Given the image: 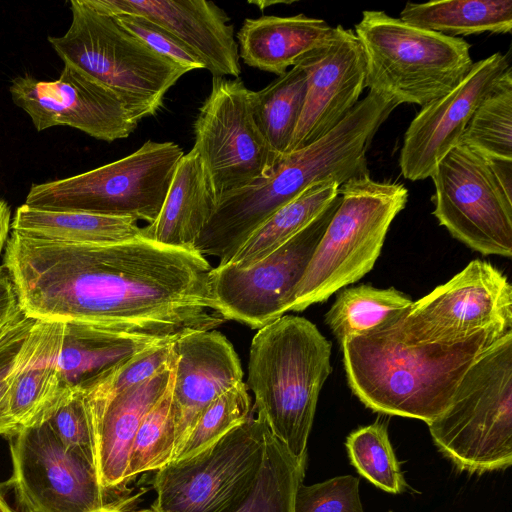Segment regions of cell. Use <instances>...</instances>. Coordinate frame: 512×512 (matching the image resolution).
Returning <instances> with one entry per match:
<instances>
[{"label":"cell","mask_w":512,"mask_h":512,"mask_svg":"<svg viewBox=\"0 0 512 512\" xmlns=\"http://www.w3.org/2000/svg\"><path fill=\"white\" fill-rule=\"evenodd\" d=\"M64 324L36 320L11 374L10 410L18 426L29 425L65 392L58 359Z\"/></svg>","instance_id":"obj_22"},{"label":"cell","mask_w":512,"mask_h":512,"mask_svg":"<svg viewBox=\"0 0 512 512\" xmlns=\"http://www.w3.org/2000/svg\"><path fill=\"white\" fill-rule=\"evenodd\" d=\"M216 202L206 168L191 149L177 165L158 217L142 227L141 237L170 247L194 249Z\"/></svg>","instance_id":"obj_23"},{"label":"cell","mask_w":512,"mask_h":512,"mask_svg":"<svg viewBox=\"0 0 512 512\" xmlns=\"http://www.w3.org/2000/svg\"><path fill=\"white\" fill-rule=\"evenodd\" d=\"M427 425L438 450L461 471L511 466L512 333L480 354L447 409Z\"/></svg>","instance_id":"obj_6"},{"label":"cell","mask_w":512,"mask_h":512,"mask_svg":"<svg viewBox=\"0 0 512 512\" xmlns=\"http://www.w3.org/2000/svg\"><path fill=\"white\" fill-rule=\"evenodd\" d=\"M252 90L240 78L213 76L194 122L200 156L217 200L268 177L282 160L255 122Z\"/></svg>","instance_id":"obj_11"},{"label":"cell","mask_w":512,"mask_h":512,"mask_svg":"<svg viewBox=\"0 0 512 512\" xmlns=\"http://www.w3.org/2000/svg\"><path fill=\"white\" fill-rule=\"evenodd\" d=\"M367 147L361 127L343 119L310 145L285 155L268 177L221 196L194 249L226 265L255 230L308 187L325 181L341 186L367 175Z\"/></svg>","instance_id":"obj_3"},{"label":"cell","mask_w":512,"mask_h":512,"mask_svg":"<svg viewBox=\"0 0 512 512\" xmlns=\"http://www.w3.org/2000/svg\"><path fill=\"white\" fill-rule=\"evenodd\" d=\"M142 227L130 217L81 211H55L19 206L11 231L73 244H109L141 237Z\"/></svg>","instance_id":"obj_26"},{"label":"cell","mask_w":512,"mask_h":512,"mask_svg":"<svg viewBox=\"0 0 512 512\" xmlns=\"http://www.w3.org/2000/svg\"><path fill=\"white\" fill-rule=\"evenodd\" d=\"M433 215L456 239L483 255L512 256V197L486 157L458 144L436 165Z\"/></svg>","instance_id":"obj_13"},{"label":"cell","mask_w":512,"mask_h":512,"mask_svg":"<svg viewBox=\"0 0 512 512\" xmlns=\"http://www.w3.org/2000/svg\"><path fill=\"white\" fill-rule=\"evenodd\" d=\"M8 437L12 475L5 484L23 511L93 512L107 504L95 465L46 422L18 426Z\"/></svg>","instance_id":"obj_14"},{"label":"cell","mask_w":512,"mask_h":512,"mask_svg":"<svg viewBox=\"0 0 512 512\" xmlns=\"http://www.w3.org/2000/svg\"><path fill=\"white\" fill-rule=\"evenodd\" d=\"M410 297L395 288L359 285L341 290L325 321L340 344L373 331L412 305Z\"/></svg>","instance_id":"obj_29"},{"label":"cell","mask_w":512,"mask_h":512,"mask_svg":"<svg viewBox=\"0 0 512 512\" xmlns=\"http://www.w3.org/2000/svg\"><path fill=\"white\" fill-rule=\"evenodd\" d=\"M0 512H15L11 509V507L8 505V503L4 499L1 491H0Z\"/></svg>","instance_id":"obj_46"},{"label":"cell","mask_w":512,"mask_h":512,"mask_svg":"<svg viewBox=\"0 0 512 512\" xmlns=\"http://www.w3.org/2000/svg\"><path fill=\"white\" fill-rule=\"evenodd\" d=\"M23 315H24V313L21 310L18 314H16L10 320L0 323V342L7 335V333L12 329V327L21 319V317Z\"/></svg>","instance_id":"obj_45"},{"label":"cell","mask_w":512,"mask_h":512,"mask_svg":"<svg viewBox=\"0 0 512 512\" xmlns=\"http://www.w3.org/2000/svg\"><path fill=\"white\" fill-rule=\"evenodd\" d=\"M459 144L489 159L512 160L511 68L477 107Z\"/></svg>","instance_id":"obj_32"},{"label":"cell","mask_w":512,"mask_h":512,"mask_svg":"<svg viewBox=\"0 0 512 512\" xmlns=\"http://www.w3.org/2000/svg\"><path fill=\"white\" fill-rule=\"evenodd\" d=\"M339 194V205L293 292L289 311L324 302L367 274L408 200L404 185L369 175L347 181Z\"/></svg>","instance_id":"obj_7"},{"label":"cell","mask_w":512,"mask_h":512,"mask_svg":"<svg viewBox=\"0 0 512 512\" xmlns=\"http://www.w3.org/2000/svg\"><path fill=\"white\" fill-rule=\"evenodd\" d=\"M63 324L58 365L65 385L71 389H85L135 355L175 341L79 322Z\"/></svg>","instance_id":"obj_25"},{"label":"cell","mask_w":512,"mask_h":512,"mask_svg":"<svg viewBox=\"0 0 512 512\" xmlns=\"http://www.w3.org/2000/svg\"><path fill=\"white\" fill-rule=\"evenodd\" d=\"M294 512H364L359 479L343 475L313 485H299Z\"/></svg>","instance_id":"obj_38"},{"label":"cell","mask_w":512,"mask_h":512,"mask_svg":"<svg viewBox=\"0 0 512 512\" xmlns=\"http://www.w3.org/2000/svg\"><path fill=\"white\" fill-rule=\"evenodd\" d=\"M354 33L365 58L366 87L398 105H427L452 90L474 63L464 39L384 11H364Z\"/></svg>","instance_id":"obj_5"},{"label":"cell","mask_w":512,"mask_h":512,"mask_svg":"<svg viewBox=\"0 0 512 512\" xmlns=\"http://www.w3.org/2000/svg\"><path fill=\"white\" fill-rule=\"evenodd\" d=\"M251 413L248 388L242 381L206 407L171 462L197 455L242 424Z\"/></svg>","instance_id":"obj_35"},{"label":"cell","mask_w":512,"mask_h":512,"mask_svg":"<svg viewBox=\"0 0 512 512\" xmlns=\"http://www.w3.org/2000/svg\"><path fill=\"white\" fill-rule=\"evenodd\" d=\"M307 461H300L269 431L256 481L234 512H294L296 491L303 483Z\"/></svg>","instance_id":"obj_31"},{"label":"cell","mask_w":512,"mask_h":512,"mask_svg":"<svg viewBox=\"0 0 512 512\" xmlns=\"http://www.w3.org/2000/svg\"><path fill=\"white\" fill-rule=\"evenodd\" d=\"M172 349L176 454L206 407L243 381V370L231 342L214 329L185 334L173 342Z\"/></svg>","instance_id":"obj_20"},{"label":"cell","mask_w":512,"mask_h":512,"mask_svg":"<svg viewBox=\"0 0 512 512\" xmlns=\"http://www.w3.org/2000/svg\"><path fill=\"white\" fill-rule=\"evenodd\" d=\"M184 152L170 141H146L128 156L87 172L31 186L24 204L44 210L158 217Z\"/></svg>","instance_id":"obj_9"},{"label":"cell","mask_w":512,"mask_h":512,"mask_svg":"<svg viewBox=\"0 0 512 512\" xmlns=\"http://www.w3.org/2000/svg\"><path fill=\"white\" fill-rule=\"evenodd\" d=\"M500 338L483 331L461 341L417 342L389 320L340 345L348 384L366 407L429 424L447 409L470 366Z\"/></svg>","instance_id":"obj_2"},{"label":"cell","mask_w":512,"mask_h":512,"mask_svg":"<svg viewBox=\"0 0 512 512\" xmlns=\"http://www.w3.org/2000/svg\"><path fill=\"white\" fill-rule=\"evenodd\" d=\"M339 184L312 185L271 215L226 264L247 268L279 248L315 220L339 195Z\"/></svg>","instance_id":"obj_28"},{"label":"cell","mask_w":512,"mask_h":512,"mask_svg":"<svg viewBox=\"0 0 512 512\" xmlns=\"http://www.w3.org/2000/svg\"><path fill=\"white\" fill-rule=\"evenodd\" d=\"M35 322L24 314L0 342V435L8 436L18 427L10 410L11 374Z\"/></svg>","instance_id":"obj_40"},{"label":"cell","mask_w":512,"mask_h":512,"mask_svg":"<svg viewBox=\"0 0 512 512\" xmlns=\"http://www.w3.org/2000/svg\"><path fill=\"white\" fill-rule=\"evenodd\" d=\"M21 311L18 295L8 269L0 266V323L13 318Z\"/></svg>","instance_id":"obj_41"},{"label":"cell","mask_w":512,"mask_h":512,"mask_svg":"<svg viewBox=\"0 0 512 512\" xmlns=\"http://www.w3.org/2000/svg\"><path fill=\"white\" fill-rule=\"evenodd\" d=\"M266 429L251 413L197 455L155 471L152 512H234L256 481Z\"/></svg>","instance_id":"obj_10"},{"label":"cell","mask_w":512,"mask_h":512,"mask_svg":"<svg viewBox=\"0 0 512 512\" xmlns=\"http://www.w3.org/2000/svg\"><path fill=\"white\" fill-rule=\"evenodd\" d=\"M306 92V74L295 65L259 91H252V109L258 129L283 158L299 121Z\"/></svg>","instance_id":"obj_30"},{"label":"cell","mask_w":512,"mask_h":512,"mask_svg":"<svg viewBox=\"0 0 512 512\" xmlns=\"http://www.w3.org/2000/svg\"><path fill=\"white\" fill-rule=\"evenodd\" d=\"M141 494L142 493L129 498H120L114 500L110 503H107L104 507L93 512H152L151 509H130L131 503H133L139 496H141Z\"/></svg>","instance_id":"obj_44"},{"label":"cell","mask_w":512,"mask_h":512,"mask_svg":"<svg viewBox=\"0 0 512 512\" xmlns=\"http://www.w3.org/2000/svg\"><path fill=\"white\" fill-rule=\"evenodd\" d=\"M112 17L149 48L188 71L205 68L202 60L192 50L157 23L136 14H119Z\"/></svg>","instance_id":"obj_39"},{"label":"cell","mask_w":512,"mask_h":512,"mask_svg":"<svg viewBox=\"0 0 512 512\" xmlns=\"http://www.w3.org/2000/svg\"><path fill=\"white\" fill-rule=\"evenodd\" d=\"M390 323L417 342L461 341L483 331L503 337L512 333V286L499 269L477 259Z\"/></svg>","instance_id":"obj_12"},{"label":"cell","mask_w":512,"mask_h":512,"mask_svg":"<svg viewBox=\"0 0 512 512\" xmlns=\"http://www.w3.org/2000/svg\"><path fill=\"white\" fill-rule=\"evenodd\" d=\"M339 202L340 194L309 225L255 264L212 268L211 292L225 320L260 329L289 311L293 292Z\"/></svg>","instance_id":"obj_15"},{"label":"cell","mask_w":512,"mask_h":512,"mask_svg":"<svg viewBox=\"0 0 512 512\" xmlns=\"http://www.w3.org/2000/svg\"><path fill=\"white\" fill-rule=\"evenodd\" d=\"M3 265L23 313L176 340L226 320L210 285L212 266L194 249L143 237L73 244L11 231Z\"/></svg>","instance_id":"obj_1"},{"label":"cell","mask_w":512,"mask_h":512,"mask_svg":"<svg viewBox=\"0 0 512 512\" xmlns=\"http://www.w3.org/2000/svg\"><path fill=\"white\" fill-rule=\"evenodd\" d=\"M107 15H141L173 34L213 76L239 78V47L226 12L207 0H85Z\"/></svg>","instance_id":"obj_19"},{"label":"cell","mask_w":512,"mask_h":512,"mask_svg":"<svg viewBox=\"0 0 512 512\" xmlns=\"http://www.w3.org/2000/svg\"><path fill=\"white\" fill-rule=\"evenodd\" d=\"M346 448L353 466L378 488L393 494L405 490V479L384 424L373 423L352 432Z\"/></svg>","instance_id":"obj_34"},{"label":"cell","mask_w":512,"mask_h":512,"mask_svg":"<svg viewBox=\"0 0 512 512\" xmlns=\"http://www.w3.org/2000/svg\"><path fill=\"white\" fill-rule=\"evenodd\" d=\"M509 68L507 55L496 52L474 62L452 90L422 107L407 128L400 151L405 179L431 176L438 162L459 144L473 113Z\"/></svg>","instance_id":"obj_17"},{"label":"cell","mask_w":512,"mask_h":512,"mask_svg":"<svg viewBox=\"0 0 512 512\" xmlns=\"http://www.w3.org/2000/svg\"><path fill=\"white\" fill-rule=\"evenodd\" d=\"M175 372L171 362L146 381L115 397L88 404L95 441V467L106 493L124 492V474L135 433L146 413L169 387Z\"/></svg>","instance_id":"obj_21"},{"label":"cell","mask_w":512,"mask_h":512,"mask_svg":"<svg viewBox=\"0 0 512 512\" xmlns=\"http://www.w3.org/2000/svg\"><path fill=\"white\" fill-rule=\"evenodd\" d=\"M333 33L334 27L322 19L269 15L246 18L236 39L247 66L280 76Z\"/></svg>","instance_id":"obj_24"},{"label":"cell","mask_w":512,"mask_h":512,"mask_svg":"<svg viewBox=\"0 0 512 512\" xmlns=\"http://www.w3.org/2000/svg\"><path fill=\"white\" fill-rule=\"evenodd\" d=\"M306 74L302 112L287 154L304 148L337 126L359 102L366 87L361 45L350 29L334 27L333 35L297 64Z\"/></svg>","instance_id":"obj_18"},{"label":"cell","mask_w":512,"mask_h":512,"mask_svg":"<svg viewBox=\"0 0 512 512\" xmlns=\"http://www.w3.org/2000/svg\"><path fill=\"white\" fill-rule=\"evenodd\" d=\"M172 382L173 379L143 417L135 433L124 474L125 488L137 475L157 471L173 460L176 430L172 411Z\"/></svg>","instance_id":"obj_33"},{"label":"cell","mask_w":512,"mask_h":512,"mask_svg":"<svg viewBox=\"0 0 512 512\" xmlns=\"http://www.w3.org/2000/svg\"><path fill=\"white\" fill-rule=\"evenodd\" d=\"M11 229V212L8 204L0 198V254L6 247Z\"/></svg>","instance_id":"obj_43"},{"label":"cell","mask_w":512,"mask_h":512,"mask_svg":"<svg viewBox=\"0 0 512 512\" xmlns=\"http://www.w3.org/2000/svg\"><path fill=\"white\" fill-rule=\"evenodd\" d=\"M9 93L39 132L68 126L113 142L127 138L138 125L115 92L71 64H64L59 77L52 81L29 74L18 76L12 80Z\"/></svg>","instance_id":"obj_16"},{"label":"cell","mask_w":512,"mask_h":512,"mask_svg":"<svg viewBox=\"0 0 512 512\" xmlns=\"http://www.w3.org/2000/svg\"><path fill=\"white\" fill-rule=\"evenodd\" d=\"M487 159L501 187L512 197V160Z\"/></svg>","instance_id":"obj_42"},{"label":"cell","mask_w":512,"mask_h":512,"mask_svg":"<svg viewBox=\"0 0 512 512\" xmlns=\"http://www.w3.org/2000/svg\"><path fill=\"white\" fill-rule=\"evenodd\" d=\"M37 421L48 424L58 439L95 465V441L90 410L81 389L65 392Z\"/></svg>","instance_id":"obj_36"},{"label":"cell","mask_w":512,"mask_h":512,"mask_svg":"<svg viewBox=\"0 0 512 512\" xmlns=\"http://www.w3.org/2000/svg\"><path fill=\"white\" fill-rule=\"evenodd\" d=\"M71 23L48 41L64 64H71L111 89L139 123L155 115L166 93L187 72L121 27L114 17L85 0H71Z\"/></svg>","instance_id":"obj_8"},{"label":"cell","mask_w":512,"mask_h":512,"mask_svg":"<svg viewBox=\"0 0 512 512\" xmlns=\"http://www.w3.org/2000/svg\"><path fill=\"white\" fill-rule=\"evenodd\" d=\"M390 512H392V511H390Z\"/></svg>","instance_id":"obj_47"},{"label":"cell","mask_w":512,"mask_h":512,"mask_svg":"<svg viewBox=\"0 0 512 512\" xmlns=\"http://www.w3.org/2000/svg\"><path fill=\"white\" fill-rule=\"evenodd\" d=\"M400 19L450 37L484 32L505 34L512 30V0L408 2Z\"/></svg>","instance_id":"obj_27"},{"label":"cell","mask_w":512,"mask_h":512,"mask_svg":"<svg viewBox=\"0 0 512 512\" xmlns=\"http://www.w3.org/2000/svg\"><path fill=\"white\" fill-rule=\"evenodd\" d=\"M172 344L151 347L122 363L91 386L81 389L87 403L105 402L151 378L171 362Z\"/></svg>","instance_id":"obj_37"},{"label":"cell","mask_w":512,"mask_h":512,"mask_svg":"<svg viewBox=\"0 0 512 512\" xmlns=\"http://www.w3.org/2000/svg\"><path fill=\"white\" fill-rule=\"evenodd\" d=\"M332 344L309 320L283 315L254 335L245 383L255 398L257 416L300 461L320 390L331 373Z\"/></svg>","instance_id":"obj_4"}]
</instances>
